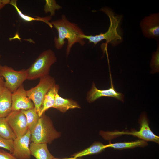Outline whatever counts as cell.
Here are the masks:
<instances>
[{
    "label": "cell",
    "mask_w": 159,
    "mask_h": 159,
    "mask_svg": "<svg viewBox=\"0 0 159 159\" xmlns=\"http://www.w3.org/2000/svg\"><path fill=\"white\" fill-rule=\"evenodd\" d=\"M51 24L57 30L58 36L54 39L55 47L57 49L62 48L65 43V39L67 41L66 55L68 57L71 48L76 43L83 46L85 44L83 36L85 34L82 30L77 24L71 22L66 16L62 15L61 18L52 21Z\"/></svg>",
    "instance_id": "1"
},
{
    "label": "cell",
    "mask_w": 159,
    "mask_h": 159,
    "mask_svg": "<svg viewBox=\"0 0 159 159\" xmlns=\"http://www.w3.org/2000/svg\"><path fill=\"white\" fill-rule=\"evenodd\" d=\"M100 11L105 13L109 18L110 25L108 30L104 33L95 35L85 34L83 38L87 39L89 43L94 44V46L103 40H105L107 44L116 46L122 41L120 27L122 16L116 15L110 8L107 7L101 8Z\"/></svg>",
    "instance_id": "2"
},
{
    "label": "cell",
    "mask_w": 159,
    "mask_h": 159,
    "mask_svg": "<svg viewBox=\"0 0 159 159\" xmlns=\"http://www.w3.org/2000/svg\"><path fill=\"white\" fill-rule=\"evenodd\" d=\"M30 141L37 143L50 144L61 136V133L54 128L50 118L44 114L31 132Z\"/></svg>",
    "instance_id": "3"
},
{
    "label": "cell",
    "mask_w": 159,
    "mask_h": 159,
    "mask_svg": "<svg viewBox=\"0 0 159 159\" xmlns=\"http://www.w3.org/2000/svg\"><path fill=\"white\" fill-rule=\"evenodd\" d=\"M56 61L55 54L52 50L44 51L26 70L27 80H35L49 75L51 66Z\"/></svg>",
    "instance_id": "4"
},
{
    "label": "cell",
    "mask_w": 159,
    "mask_h": 159,
    "mask_svg": "<svg viewBox=\"0 0 159 159\" xmlns=\"http://www.w3.org/2000/svg\"><path fill=\"white\" fill-rule=\"evenodd\" d=\"M55 84L54 78L49 74L40 78L37 86L26 90L27 95L33 102L39 116L45 96Z\"/></svg>",
    "instance_id": "5"
},
{
    "label": "cell",
    "mask_w": 159,
    "mask_h": 159,
    "mask_svg": "<svg viewBox=\"0 0 159 159\" xmlns=\"http://www.w3.org/2000/svg\"><path fill=\"white\" fill-rule=\"evenodd\" d=\"M0 76L5 80V87L11 93L16 91L27 79L26 70L16 71L12 67L0 65Z\"/></svg>",
    "instance_id": "6"
},
{
    "label": "cell",
    "mask_w": 159,
    "mask_h": 159,
    "mask_svg": "<svg viewBox=\"0 0 159 159\" xmlns=\"http://www.w3.org/2000/svg\"><path fill=\"white\" fill-rule=\"evenodd\" d=\"M139 122L140 127L138 131L121 132L120 133L119 132V134L132 135L146 141H152L159 143V137L155 135L150 129L149 120L145 113H142L139 120Z\"/></svg>",
    "instance_id": "7"
},
{
    "label": "cell",
    "mask_w": 159,
    "mask_h": 159,
    "mask_svg": "<svg viewBox=\"0 0 159 159\" xmlns=\"http://www.w3.org/2000/svg\"><path fill=\"white\" fill-rule=\"evenodd\" d=\"M6 118L17 138L24 135L28 130L26 116L21 110L11 111Z\"/></svg>",
    "instance_id": "8"
},
{
    "label": "cell",
    "mask_w": 159,
    "mask_h": 159,
    "mask_svg": "<svg viewBox=\"0 0 159 159\" xmlns=\"http://www.w3.org/2000/svg\"><path fill=\"white\" fill-rule=\"evenodd\" d=\"M31 131L28 130L22 136L14 140L13 150L12 154L16 159H30L29 149Z\"/></svg>",
    "instance_id": "9"
},
{
    "label": "cell",
    "mask_w": 159,
    "mask_h": 159,
    "mask_svg": "<svg viewBox=\"0 0 159 159\" xmlns=\"http://www.w3.org/2000/svg\"><path fill=\"white\" fill-rule=\"evenodd\" d=\"M11 100L12 111L26 110L34 107L23 85L12 93Z\"/></svg>",
    "instance_id": "10"
},
{
    "label": "cell",
    "mask_w": 159,
    "mask_h": 159,
    "mask_svg": "<svg viewBox=\"0 0 159 159\" xmlns=\"http://www.w3.org/2000/svg\"><path fill=\"white\" fill-rule=\"evenodd\" d=\"M111 79V87L103 90L98 89L94 82H93L90 90L87 93L86 99L90 103L95 102L102 97H112L119 100L124 102V95L121 93L118 92L115 89Z\"/></svg>",
    "instance_id": "11"
},
{
    "label": "cell",
    "mask_w": 159,
    "mask_h": 159,
    "mask_svg": "<svg viewBox=\"0 0 159 159\" xmlns=\"http://www.w3.org/2000/svg\"><path fill=\"white\" fill-rule=\"evenodd\" d=\"M140 26L144 35L149 38L158 39L159 37V14H151L141 21Z\"/></svg>",
    "instance_id": "12"
},
{
    "label": "cell",
    "mask_w": 159,
    "mask_h": 159,
    "mask_svg": "<svg viewBox=\"0 0 159 159\" xmlns=\"http://www.w3.org/2000/svg\"><path fill=\"white\" fill-rule=\"evenodd\" d=\"M29 149L31 155L36 159H52L54 158L49 150L47 143L32 142L30 144Z\"/></svg>",
    "instance_id": "13"
},
{
    "label": "cell",
    "mask_w": 159,
    "mask_h": 159,
    "mask_svg": "<svg viewBox=\"0 0 159 159\" xmlns=\"http://www.w3.org/2000/svg\"><path fill=\"white\" fill-rule=\"evenodd\" d=\"M62 113L65 112L69 109L80 108V105L72 99L65 98L61 97L58 92L56 95L54 105L52 107Z\"/></svg>",
    "instance_id": "14"
},
{
    "label": "cell",
    "mask_w": 159,
    "mask_h": 159,
    "mask_svg": "<svg viewBox=\"0 0 159 159\" xmlns=\"http://www.w3.org/2000/svg\"><path fill=\"white\" fill-rule=\"evenodd\" d=\"M12 93L6 88L0 94V117H6L12 111Z\"/></svg>",
    "instance_id": "15"
},
{
    "label": "cell",
    "mask_w": 159,
    "mask_h": 159,
    "mask_svg": "<svg viewBox=\"0 0 159 159\" xmlns=\"http://www.w3.org/2000/svg\"><path fill=\"white\" fill-rule=\"evenodd\" d=\"M59 86L55 84L48 91L44 97L41 108L39 116L40 117L46 111L52 108L55 102V96L58 92Z\"/></svg>",
    "instance_id": "16"
},
{
    "label": "cell",
    "mask_w": 159,
    "mask_h": 159,
    "mask_svg": "<svg viewBox=\"0 0 159 159\" xmlns=\"http://www.w3.org/2000/svg\"><path fill=\"white\" fill-rule=\"evenodd\" d=\"M107 148L106 145H104L100 142H95L89 147L74 154L72 156L79 158L86 155L96 154L102 152Z\"/></svg>",
    "instance_id": "17"
},
{
    "label": "cell",
    "mask_w": 159,
    "mask_h": 159,
    "mask_svg": "<svg viewBox=\"0 0 159 159\" xmlns=\"http://www.w3.org/2000/svg\"><path fill=\"white\" fill-rule=\"evenodd\" d=\"M9 4L13 6L16 9L19 16L23 20L27 22L33 21H39L44 22L47 24L51 28L53 26L49 21L51 19V16H49L44 17H37L36 18L32 17L23 14L18 8L17 4V1L11 0Z\"/></svg>",
    "instance_id": "18"
},
{
    "label": "cell",
    "mask_w": 159,
    "mask_h": 159,
    "mask_svg": "<svg viewBox=\"0 0 159 159\" xmlns=\"http://www.w3.org/2000/svg\"><path fill=\"white\" fill-rule=\"evenodd\" d=\"M146 141L142 140L130 142L117 143H110L106 145L107 148H112L115 149L122 150L132 148L136 147H143L148 145Z\"/></svg>",
    "instance_id": "19"
},
{
    "label": "cell",
    "mask_w": 159,
    "mask_h": 159,
    "mask_svg": "<svg viewBox=\"0 0 159 159\" xmlns=\"http://www.w3.org/2000/svg\"><path fill=\"white\" fill-rule=\"evenodd\" d=\"M0 136L13 140L17 138L6 121V117H0Z\"/></svg>",
    "instance_id": "20"
},
{
    "label": "cell",
    "mask_w": 159,
    "mask_h": 159,
    "mask_svg": "<svg viewBox=\"0 0 159 159\" xmlns=\"http://www.w3.org/2000/svg\"><path fill=\"white\" fill-rule=\"evenodd\" d=\"M21 110L26 116L28 129L31 132L37 124L40 117L34 107L27 110Z\"/></svg>",
    "instance_id": "21"
},
{
    "label": "cell",
    "mask_w": 159,
    "mask_h": 159,
    "mask_svg": "<svg viewBox=\"0 0 159 159\" xmlns=\"http://www.w3.org/2000/svg\"><path fill=\"white\" fill-rule=\"evenodd\" d=\"M62 7L54 0H46L44 10L45 13H49L50 16H54L55 11L61 9Z\"/></svg>",
    "instance_id": "22"
},
{
    "label": "cell",
    "mask_w": 159,
    "mask_h": 159,
    "mask_svg": "<svg viewBox=\"0 0 159 159\" xmlns=\"http://www.w3.org/2000/svg\"><path fill=\"white\" fill-rule=\"evenodd\" d=\"M150 66L151 68L150 73L152 74L159 72V46L158 45L156 52H154L152 55V58L150 62Z\"/></svg>",
    "instance_id": "23"
},
{
    "label": "cell",
    "mask_w": 159,
    "mask_h": 159,
    "mask_svg": "<svg viewBox=\"0 0 159 159\" xmlns=\"http://www.w3.org/2000/svg\"><path fill=\"white\" fill-rule=\"evenodd\" d=\"M14 140L8 139L0 136V147L8 150L12 153L14 148Z\"/></svg>",
    "instance_id": "24"
},
{
    "label": "cell",
    "mask_w": 159,
    "mask_h": 159,
    "mask_svg": "<svg viewBox=\"0 0 159 159\" xmlns=\"http://www.w3.org/2000/svg\"><path fill=\"white\" fill-rule=\"evenodd\" d=\"M0 159H16L11 153L0 149Z\"/></svg>",
    "instance_id": "25"
},
{
    "label": "cell",
    "mask_w": 159,
    "mask_h": 159,
    "mask_svg": "<svg viewBox=\"0 0 159 159\" xmlns=\"http://www.w3.org/2000/svg\"><path fill=\"white\" fill-rule=\"evenodd\" d=\"M6 88L4 82L2 77L0 76V94Z\"/></svg>",
    "instance_id": "26"
},
{
    "label": "cell",
    "mask_w": 159,
    "mask_h": 159,
    "mask_svg": "<svg viewBox=\"0 0 159 159\" xmlns=\"http://www.w3.org/2000/svg\"><path fill=\"white\" fill-rule=\"evenodd\" d=\"M10 1V0H0V10L5 5L9 4Z\"/></svg>",
    "instance_id": "27"
},
{
    "label": "cell",
    "mask_w": 159,
    "mask_h": 159,
    "mask_svg": "<svg viewBox=\"0 0 159 159\" xmlns=\"http://www.w3.org/2000/svg\"><path fill=\"white\" fill-rule=\"evenodd\" d=\"M52 159H82L79 158H76L74 157H72L69 158H54Z\"/></svg>",
    "instance_id": "28"
},
{
    "label": "cell",
    "mask_w": 159,
    "mask_h": 159,
    "mask_svg": "<svg viewBox=\"0 0 159 159\" xmlns=\"http://www.w3.org/2000/svg\"></svg>",
    "instance_id": "29"
}]
</instances>
